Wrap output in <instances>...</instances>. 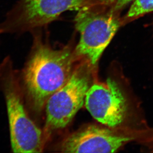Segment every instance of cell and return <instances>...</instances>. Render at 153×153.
<instances>
[{
	"instance_id": "5",
	"label": "cell",
	"mask_w": 153,
	"mask_h": 153,
	"mask_svg": "<svg viewBox=\"0 0 153 153\" xmlns=\"http://www.w3.org/2000/svg\"><path fill=\"white\" fill-rule=\"evenodd\" d=\"M88 0H19L0 22V34H22L43 29L67 11L78 10Z\"/></svg>"
},
{
	"instance_id": "8",
	"label": "cell",
	"mask_w": 153,
	"mask_h": 153,
	"mask_svg": "<svg viewBox=\"0 0 153 153\" xmlns=\"http://www.w3.org/2000/svg\"><path fill=\"white\" fill-rule=\"evenodd\" d=\"M153 11V0H134L127 13L122 19L123 25Z\"/></svg>"
},
{
	"instance_id": "9",
	"label": "cell",
	"mask_w": 153,
	"mask_h": 153,
	"mask_svg": "<svg viewBox=\"0 0 153 153\" xmlns=\"http://www.w3.org/2000/svg\"><path fill=\"white\" fill-rule=\"evenodd\" d=\"M134 0H88L89 6H98L105 7L116 12H120Z\"/></svg>"
},
{
	"instance_id": "7",
	"label": "cell",
	"mask_w": 153,
	"mask_h": 153,
	"mask_svg": "<svg viewBox=\"0 0 153 153\" xmlns=\"http://www.w3.org/2000/svg\"><path fill=\"white\" fill-rule=\"evenodd\" d=\"M132 139L108 129L91 125L66 137L59 149L65 153H114Z\"/></svg>"
},
{
	"instance_id": "10",
	"label": "cell",
	"mask_w": 153,
	"mask_h": 153,
	"mask_svg": "<svg viewBox=\"0 0 153 153\" xmlns=\"http://www.w3.org/2000/svg\"></svg>"
},
{
	"instance_id": "6",
	"label": "cell",
	"mask_w": 153,
	"mask_h": 153,
	"mask_svg": "<svg viewBox=\"0 0 153 153\" xmlns=\"http://www.w3.org/2000/svg\"><path fill=\"white\" fill-rule=\"evenodd\" d=\"M84 105L94 119L110 128L120 126L127 113L126 98L117 83L110 78L105 82L93 83Z\"/></svg>"
},
{
	"instance_id": "4",
	"label": "cell",
	"mask_w": 153,
	"mask_h": 153,
	"mask_svg": "<svg viewBox=\"0 0 153 153\" xmlns=\"http://www.w3.org/2000/svg\"><path fill=\"white\" fill-rule=\"evenodd\" d=\"M80 61L68 82L47 101L44 136L65 128L84 104L95 69L86 59Z\"/></svg>"
},
{
	"instance_id": "2",
	"label": "cell",
	"mask_w": 153,
	"mask_h": 153,
	"mask_svg": "<svg viewBox=\"0 0 153 153\" xmlns=\"http://www.w3.org/2000/svg\"><path fill=\"white\" fill-rule=\"evenodd\" d=\"M0 89L6 100L13 152H42L44 136L26 112L19 84L10 58H6L0 65Z\"/></svg>"
},
{
	"instance_id": "3",
	"label": "cell",
	"mask_w": 153,
	"mask_h": 153,
	"mask_svg": "<svg viewBox=\"0 0 153 153\" xmlns=\"http://www.w3.org/2000/svg\"><path fill=\"white\" fill-rule=\"evenodd\" d=\"M123 25L120 12L98 6L78 10L74 26L80 39L74 49L77 61L86 59L95 69L103 52Z\"/></svg>"
},
{
	"instance_id": "1",
	"label": "cell",
	"mask_w": 153,
	"mask_h": 153,
	"mask_svg": "<svg viewBox=\"0 0 153 153\" xmlns=\"http://www.w3.org/2000/svg\"><path fill=\"white\" fill-rule=\"evenodd\" d=\"M42 29L31 32L33 44L22 74L27 99L35 112L40 113L50 97L71 78L74 64V38L64 46L55 49L43 38Z\"/></svg>"
}]
</instances>
